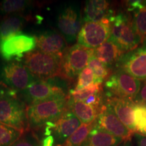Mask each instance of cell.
<instances>
[{"mask_svg":"<svg viewBox=\"0 0 146 146\" xmlns=\"http://www.w3.org/2000/svg\"><path fill=\"white\" fill-rule=\"evenodd\" d=\"M67 108L75 114L82 124L89 125L94 123L101 112L102 109L88 105L84 102H75L68 97Z\"/></svg>","mask_w":146,"mask_h":146,"instance_id":"obj_21","label":"cell"},{"mask_svg":"<svg viewBox=\"0 0 146 146\" xmlns=\"http://www.w3.org/2000/svg\"><path fill=\"white\" fill-rule=\"evenodd\" d=\"M111 38L125 53L137 48L140 41L135 31L132 18L125 13L114 14L110 18Z\"/></svg>","mask_w":146,"mask_h":146,"instance_id":"obj_6","label":"cell"},{"mask_svg":"<svg viewBox=\"0 0 146 146\" xmlns=\"http://www.w3.org/2000/svg\"><path fill=\"white\" fill-rule=\"evenodd\" d=\"M17 94L16 91L9 89L0 98V123L25 132L29 130L27 106Z\"/></svg>","mask_w":146,"mask_h":146,"instance_id":"obj_1","label":"cell"},{"mask_svg":"<svg viewBox=\"0 0 146 146\" xmlns=\"http://www.w3.org/2000/svg\"><path fill=\"white\" fill-rule=\"evenodd\" d=\"M94 126L98 129L119 137L124 141L130 139L132 132L120 121L112 108L105 103Z\"/></svg>","mask_w":146,"mask_h":146,"instance_id":"obj_13","label":"cell"},{"mask_svg":"<svg viewBox=\"0 0 146 146\" xmlns=\"http://www.w3.org/2000/svg\"><path fill=\"white\" fill-rule=\"evenodd\" d=\"M138 132L141 135H144V136L145 135L146 136V123L145 124V125H144L143 127H142L141 129L138 131Z\"/></svg>","mask_w":146,"mask_h":146,"instance_id":"obj_35","label":"cell"},{"mask_svg":"<svg viewBox=\"0 0 146 146\" xmlns=\"http://www.w3.org/2000/svg\"><path fill=\"white\" fill-rule=\"evenodd\" d=\"M137 79H146V45L125 53L116 64Z\"/></svg>","mask_w":146,"mask_h":146,"instance_id":"obj_14","label":"cell"},{"mask_svg":"<svg viewBox=\"0 0 146 146\" xmlns=\"http://www.w3.org/2000/svg\"><path fill=\"white\" fill-rule=\"evenodd\" d=\"M9 89H8L6 86H5V85L0 81V98L4 96V95L8 92Z\"/></svg>","mask_w":146,"mask_h":146,"instance_id":"obj_34","label":"cell"},{"mask_svg":"<svg viewBox=\"0 0 146 146\" xmlns=\"http://www.w3.org/2000/svg\"><path fill=\"white\" fill-rule=\"evenodd\" d=\"M124 141L122 139L93 126L88 137L81 146H119Z\"/></svg>","mask_w":146,"mask_h":146,"instance_id":"obj_22","label":"cell"},{"mask_svg":"<svg viewBox=\"0 0 146 146\" xmlns=\"http://www.w3.org/2000/svg\"><path fill=\"white\" fill-rule=\"evenodd\" d=\"M94 54V49L87 48L78 43L66 47L61 58L58 77L73 82L87 66L89 59Z\"/></svg>","mask_w":146,"mask_h":146,"instance_id":"obj_3","label":"cell"},{"mask_svg":"<svg viewBox=\"0 0 146 146\" xmlns=\"http://www.w3.org/2000/svg\"><path fill=\"white\" fill-rule=\"evenodd\" d=\"M135 139L137 146H146V136L141 134H135Z\"/></svg>","mask_w":146,"mask_h":146,"instance_id":"obj_33","label":"cell"},{"mask_svg":"<svg viewBox=\"0 0 146 146\" xmlns=\"http://www.w3.org/2000/svg\"><path fill=\"white\" fill-rule=\"evenodd\" d=\"M106 103L112 108L118 118L129 130L133 133L136 131L134 120V102L118 98H108Z\"/></svg>","mask_w":146,"mask_h":146,"instance_id":"obj_16","label":"cell"},{"mask_svg":"<svg viewBox=\"0 0 146 146\" xmlns=\"http://www.w3.org/2000/svg\"><path fill=\"white\" fill-rule=\"evenodd\" d=\"M27 18L23 14L7 15L0 21V44L14 35L21 33Z\"/></svg>","mask_w":146,"mask_h":146,"instance_id":"obj_20","label":"cell"},{"mask_svg":"<svg viewBox=\"0 0 146 146\" xmlns=\"http://www.w3.org/2000/svg\"><path fill=\"white\" fill-rule=\"evenodd\" d=\"M127 10L132 14L133 25L140 43H144L146 42V2L128 1Z\"/></svg>","mask_w":146,"mask_h":146,"instance_id":"obj_18","label":"cell"},{"mask_svg":"<svg viewBox=\"0 0 146 146\" xmlns=\"http://www.w3.org/2000/svg\"><path fill=\"white\" fill-rule=\"evenodd\" d=\"M33 3L27 0H4L0 3V13L2 14H22L30 8Z\"/></svg>","mask_w":146,"mask_h":146,"instance_id":"obj_23","label":"cell"},{"mask_svg":"<svg viewBox=\"0 0 146 146\" xmlns=\"http://www.w3.org/2000/svg\"><path fill=\"white\" fill-rule=\"evenodd\" d=\"M94 123L89 125L82 124V125L72 133L61 145L59 146H81L88 137L92 129Z\"/></svg>","mask_w":146,"mask_h":146,"instance_id":"obj_25","label":"cell"},{"mask_svg":"<svg viewBox=\"0 0 146 146\" xmlns=\"http://www.w3.org/2000/svg\"><path fill=\"white\" fill-rule=\"evenodd\" d=\"M87 66L89 67L94 72L95 76L94 83H102L111 74V70L109 67L98 60L94 54L89 59Z\"/></svg>","mask_w":146,"mask_h":146,"instance_id":"obj_24","label":"cell"},{"mask_svg":"<svg viewBox=\"0 0 146 146\" xmlns=\"http://www.w3.org/2000/svg\"><path fill=\"white\" fill-rule=\"evenodd\" d=\"M23 131L0 123V146H10L24 134Z\"/></svg>","mask_w":146,"mask_h":146,"instance_id":"obj_27","label":"cell"},{"mask_svg":"<svg viewBox=\"0 0 146 146\" xmlns=\"http://www.w3.org/2000/svg\"><path fill=\"white\" fill-rule=\"evenodd\" d=\"M102 83H94L85 88L75 90L70 89L69 91L68 98L72 101L75 102H84L87 98L95 94L102 92Z\"/></svg>","mask_w":146,"mask_h":146,"instance_id":"obj_26","label":"cell"},{"mask_svg":"<svg viewBox=\"0 0 146 146\" xmlns=\"http://www.w3.org/2000/svg\"><path fill=\"white\" fill-rule=\"evenodd\" d=\"M133 102L139 104L146 105V79L141 83L140 90Z\"/></svg>","mask_w":146,"mask_h":146,"instance_id":"obj_31","label":"cell"},{"mask_svg":"<svg viewBox=\"0 0 146 146\" xmlns=\"http://www.w3.org/2000/svg\"><path fill=\"white\" fill-rule=\"evenodd\" d=\"M36 50L45 54L62 56L66 49V41L62 35L54 31H46L35 36Z\"/></svg>","mask_w":146,"mask_h":146,"instance_id":"obj_15","label":"cell"},{"mask_svg":"<svg viewBox=\"0 0 146 146\" xmlns=\"http://www.w3.org/2000/svg\"><path fill=\"white\" fill-rule=\"evenodd\" d=\"M125 53L111 38L94 50V56L107 66L118 62Z\"/></svg>","mask_w":146,"mask_h":146,"instance_id":"obj_19","label":"cell"},{"mask_svg":"<svg viewBox=\"0 0 146 146\" xmlns=\"http://www.w3.org/2000/svg\"><path fill=\"white\" fill-rule=\"evenodd\" d=\"M141 83L127 72L117 68L110 74L104 84L108 98H118L133 101L141 88Z\"/></svg>","mask_w":146,"mask_h":146,"instance_id":"obj_5","label":"cell"},{"mask_svg":"<svg viewBox=\"0 0 146 146\" xmlns=\"http://www.w3.org/2000/svg\"><path fill=\"white\" fill-rule=\"evenodd\" d=\"M49 80L36 79L27 88L19 94L27 105L41 102L64 99L68 97L62 87Z\"/></svg>","mask_w":146,"mask_h":146,"instance_id":"obj_7","label":"cell"},{"mask_svg":"<svg viewBox=\"0 0 146 146\" xmlns=\"http://www.w3.org/2000/svg\"><path fill=\"white\" fill-rule=\"evenodd\" d=\"M110 35V21L106 18L101 21L83 23L76 39L78 44L95 50L106 41Z\"/></svg>","mask_w":146,"mask_h":146,"instance_id":"obj_9","label":"cell"},{"mask_svg":"<svg viewBox=\"0 0 146 146\" xmlns=\"http://www.w3.org/2000/svg\"><path fill=\"white\" fill-rule=\"evenodd\" d=\"M67 102L68 97L64 99L50 100L27 106L29 130L35 131L57 120L66 110Z\"/></svg>","mask_w":146,"mask_h":146,"instance_id":"obj_2","label":"cell"},{"mask_svg":"<svg viewBox=\"0 0 146 146\" xmlns=\"http://www.w3.org/2000/svg\"><path fill=\"white\" fill-rule=\"evenodd\" d=\"M110 5L109 1L105 0L87 1L84 7L83 23L98 22L106 18L110 19L115 14Z\"/></svg>","mask_w":146,"mask_h":146,"instance_id":"obj_17","label":"cell"},{"mask_svg":"<svg viewBox=\"0 0 146 146\" xmlns=\"http://www.w3.org/2000/svg\"><path fill=\"white\" fill-rule=\"evenodd\" d=\"M119 146H132V143H131V139L126 140L123 142V143H121Z\"/></svg>","mask_w":146,"mask_h":146,"instance_id":"obj_36","label":"cell"},{"mask_svg":"<svg viewBox=\"0 0 146 146\" xmlns=\"http://www.w3.org/2000/svg\"><path fill=\"white\" fill-rule=\"evenodd\" d=\"M82 125L75 114L67 108L62 114L53 123L47 124L45 136L51 135L54 137L56 146L61 145L66 140Z\"/></svg>","mask_w":146,"mask_h":146,"instance_id":"obj_12","label":"cell"},{"mask_svg":"<svg viewBox=\"0 0 146 146\" xmlns=\"http://www.w3.org/2000/svg\"><path fill=\"white\" fill-rule=\"evenodd\" d=\"M35 80L25 65L19 61L9 62L0 68V81L18 93L25 90Z\"/></svg>","mask_w":146,"mask_h":146,"instance_id":"obj_8","label":"cell"},{"mask_svg":"<svg viewBox=\"0 0 146 146\" xmlns=\"http://www.w3.org/2000/svg\"><path fill=\"white\" fill-rule=\"evenodd\" d=\"M36 39L34 36L18 33L11 36L0 44V55L6 61H19L28 53L35 50Z\"/></svg>","mask_w":146,"mask_h":146,"instance_id":"obj_10","label":"cell"},{"mask_svg":"<svg viewBox=\"0 0 146 146\" xmlns=\"http://www.w3.org/2000/svg\"><path fill=\"white\" fill-rule=\"evenodd\" d=\"M94 81L95 76L94 72L89 67L87 66L78 74L76 86L74 89L79 90V89H83L90 85L91 84L94 83Z\"/></svg>","mask_w":146,"mask_h":146,"instance_id":"obj_28","label":"cell"},{"mask_svg":"<svg viewBox=\"0 0 146 146\" xmlns=\"http://www.w3.org/2000/svg\"><path fill=\"white\" fill-rule=\"evenodd\" d=\"M41 141L34 131L27 130L17 141L10 146H40Z\"/></svg>","mask_w":146,"mask_h":146,"instance_id":"obj_29","label":"cell"},{"mask_svg":"<svg viewBox=\"0 0 146 146\" xmlns=\"http://www.w3.org/2000/svg\"><path fill=\"white\" fill-rule=\"evenodd\" d=\"M61 58L35 50L24 56L23 64L36 79L49 80L59 76Z\"/></svg>","mask_w":146,"mask_h":146,"instance_id":"obj_4","label":"cell"},{"mask_svg":"<svg viewBox=\"0 0 146 146\" xmlns=\"http://www.w3.org/2000/svg\"><path fill=\"white\" fill-rule=\"evenodd\" d=\"M134 120L136 131H139L146 123V105L135 103Z\"/></svg>","mask_w":146,"mask_h":146,"instance_id":"obj_30","label":"cell"},{"mask_svg":"<svg viewBox=\"0 0 146 146\" xmlns=\"http://www.w3.org/2000/svg\"><path fill=\"white\" fill-rule=\"evenodd\" d=\"M83 23L79 9L75 5L64 7L57 17L58 28L68 43H72L77 39Z\"/></svg>","mask_w":146,"mask_h":146,"instance_id":"obj_11","label":"cell"},{"mask_svg":"<svg viewBox=\"0 0 146 146\" xmlns=\"http://www.w3.org/2000/svg\"><path fill=\"white\" fill-rule=\"evenodd\" d=\"M55 139L52 135H46L45 137L42 140L41 146H54Z\"/></svg>","mask_w":146,"mask_h":146,"instance_id":"obj_32","label":"cell"}]
</instances>
